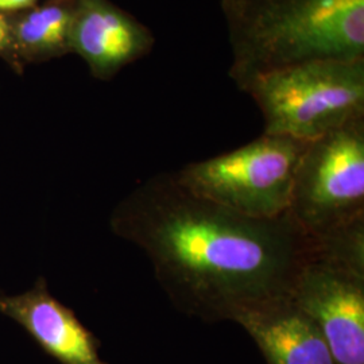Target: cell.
<instances>
[{"label": "cell", "instance_id": "obj_12", "mask_svg": "<svg viewBox=\"0 0 364 364\" xmlns=\"http://www.w3.org/2000/svg\"><path fill=\"white\" fill-rule=\"evenodd\" d=\"M36 0H0V11H18L33 6Z\"/></svg>", "mask_w": 364, "mask_h": 364}, {"label": "cell", "instance_id": "obj_6", "mask_svg": "<svg viewBox=\"0 0 364 364\" xmlns=\"http://www.w3.org/2000/svg\"><path fill=\"white\" fill-rule=\"evenodd\" d=\"M290 299L320 329L335 364H364V275L309 258Z\"/></svg>", "mask_w": 364, "mask_h": 364}, {"label": "cell", "instance_id": "obj_3", "mask_svg": "<svg viewBox=\"0 0 364 364\" xmlns=\"http://www.w3.org/2000/svg\"><path fill=\"white\" fill-rule=\"evenodd\" d=\"M258 105L263 134L311 142L364 119V60H326L248 78L240 87Z\"/></svg>", "mask_w": 364, "mask_h": 364}, {"label": "cell", "instance_id": "obj_11", "mask_svg": "<svg viewBox=\"0 0 364 364\" xmlns=\"http://www.w3.org/2000/svg\"><path fill=\"white\" fill-rule=\"evenodd\" d=\"M14 42L13 28L7 19L0 14V52L7 50Z\"/></svg>", "mask_w": 364, "mask_h": 364}, {"label": "cell", "instance_id": "obj_5", "mask_svg": "<svg viewBox=\"0 0 364 364\" xmlns=\"http://www.w3.org/2000/svg\"><path fill=\"white\" fill-rule=\"evenodd\" d=\"M289 215L311 239L364 220V119L308 142Z\"/></svg>", "mask_w": 364, "mask_h": 364}, {"label": "cell", "instance_id": "obj_10", "mask_svg": "<svg viewBox=\"0 0 364 364\" xmlns=\"http://www.w3.org/2000/svg\"><path fill=\"white\" fill-rule=\"evenodd\" d=\"M73 3H52L27 14L13 28L14 41L36 53L69 50Z\"/></svg>", "mask_w": 364, "mask_h": 364}, {"label": "cell", "instance_id": "obj_4", "mask_svg": "<svg viewBox=\"0 0 364 364\" xmlns=\"http://www.w3.org/2000/svg\"><path fill=\"white\" fill-rule=\"evenodd\" d=\"M308 142L263 134L232 151L192 162L174 173L193 195L252 219L289 213L293 185Z\"/></svg>", "mask_w": 364, "mask_h": 364}, {"label": "cell", "instance_id": "obj_1", "mask_svg": "<svg viewBox=\"0 0 364 364\" xmlns=\"http://www.w3.org/2000/svg\"><path fill=\"white\" fill-rule=\"evenodd\" d=\"M141 248L170 302L207 323L289 299L312 239L287 213L252 219L183 189L169 173L138 186L111 216Z\"/></svg>", "mask_w": 364, "mask_h": 364}, {"label": "cell", "instance_id": "obj_8", "mask_svg": "<svg viewBox=\"0 0 364 364\" xmlns=\"http://www.w3.org/2000/svg\"><path fill=\"white\" fill-rule=\"evenodd\" d=\"M0 312L23 326L60 363L105 364L99 356L97 340L72 309L53 297L43 278L23 294H1Z\"/></svg>", "mask_w": 364, "mask_h": 364}, {"label": "cell", "instance_id": "obj_9", "mask_svg": "<svg viewBox=\"0 0 364 364\" xmlns=\"http://www.w3.org/2000/svg\"><path fill=\"white\" fill-rule=\"evenodd\" d=\"M234 323L254 338L267 364H335L320 329L290 297L247 311Z\"/></svg>", "mask_w": 364, "mask_h": 364}, {"label": "cell", "instance_id": "obj_7", "mask_svg": "<svg viewBox=\"0 0 364 364\" xmlns=\"http://www.w3.org/2000/svg\"><path fill=\"white\" fill-rule=\"evenodd\" d=\"M154 46L153 33L108 0H73L69 50L97 77H109Z\"/></svg>", "mask_w": 364, "mask_h": 364}, {"label": "cell", "instance_id": "obj_2", "mask_svg": "<svg viewBox=\"0 0 364 364\" xmlns=\"http://www.w3.org/2000/svg\"><path fill=\"white\" fill-rule=\"evenodd\" d=\"M220 9L237 87L287 66L364 60V0H220Z\"/></svg>", "mask_w": 364, "mask_h": 364}]
</instances>
